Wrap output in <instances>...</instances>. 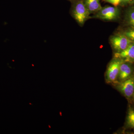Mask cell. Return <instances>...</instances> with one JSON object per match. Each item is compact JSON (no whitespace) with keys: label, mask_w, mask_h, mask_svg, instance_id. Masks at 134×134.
Segmentation results:
<instances>
[{"label":"cell","mask_w":134,"mask_h":134,"mask_svg":"<svg viewBox=\"0 0 134 134\" xmlns=\"http://www.w3.org/2000/svg\"><path fill=\"white\" fill-rule=\"evenodd\" d=\"M72 15L76 22L80 25H83L90 18V14L86 7L83 0H76L73 4Z\"/></svg>","instance_id":"cell-1"},{"label":"cell","mask_w":134,"mask_h":134,"mask_svg":"<svg viewBox=\"0 0 134 134\" xmlns=\"http://www.w3.org/2000/svg\"><path fill=\"white\" fill-rule=\"evenodd\" d=\"M120 11L118 7L106 6L96 13L93 18L106 21H113L118 19Z\"/></svg>","instance_id":"cell-2"},{"label":"cell","mask_w":134,"mask_h":134,"mask_svg":"<svg viewBox=\"0 0 134 134\" xmlns=\"http://www.w3.org/2000/svg\"><path fill=\"white\" fill-rule=\"evenodd\" d=\"M110 43L116 52L123 51L132 43L130 40L124 34H115L111 37Z\"/></svg>","instance_id":"cell-3"},{"label":"cell","mask_w":134,"mask_h":134,"mask_svg":"<svg viewBox=\"0 0 134 134\" xmlns=\"http://www.w3.org/2000/svg\"><path fill=\"white\" fill-rule=\"evenodd\" d=\"M124 61L120 59L114 58L110 63L107 68L106 77L108 82H115L119 75L120 66Z\"/></svg>","instance_id":"cell-4"},{"label":"cell","mask_w":134,"mask_h":134,"mask_svg":"<svg viewBox=\"0 0 134 134\" xmlns=\"http://www.w3.org/2000/svg\"><path fill=\"white\" fill-rule=\"evenodd\" d=\"M117 88L122 94L130 98L134 95V76L130 77L118 85Z\"/></svg>","instance_id":"cell-5"},{"label":"cell","mask_w":134,"mask_h":134,"mask_svg":"<svg viewBox=\"0 0 134 134\" xmlns=\"http://www.w3.org/2000/svg\"><path fill=\"white\" fill-rule=\"evenodd\" d=\"M114 57L126 62L131 63L134 61V42L131 43L123 51L115 53Z\"/></svg>","instance_id":"cell-6"},{"label":"cell","mask_w":134,"mask_h":134,"mask_svg":"<svg viewBox=\"0 0 134 134\" xmlns=\"http://www.w3.org/2000/svg\"><path fill=\"white\" fill-rule=\"evenodd\" d=\"M131 63L124 62L120 65L118 78L121 81H125L131 76L133 69Z\"/></svg>","instance_id":"cell-7"},{"label":"cell","mask_w":134,"mask_h":134,"mask_svg":"<svg viewBox=\"0 0 134 134\" xmlns=\"http://www.w3.org/2000/svg\"><path fill=\"white\" fill-rule=\"evenodd\" d=\"M83 1L90 14L97 13L102 8L100 0H83Z\"/></svg>","instance_id":"cell-8"},{"label":"cell","mask_w":134,"mask_h":134,"mask_svg":"<svg viewBox=\"0 0 134 134\" xmlns=\"http://www.w3.org/2000/svg\"><path fill=\"white\" fill-rule=\"evenodd\" d=\"M125 22L130 29H134V7L129 8L126 12Z\"/></svg>","instance_id":"cell-9"},{"label":"cell","mask_w":134,"mask_h":134,"mask_svg":"<svg viewBox=\"0 0 134 134\" xmlns=\"http://www.w3.org/2000/svg\"><path fill=\"white\" fill-rule=\"evenodd\" d=\"M127 121L130 126L134 128V110L133 109H129V111L127 116Z\"/></svg>","instance_id":"cell-10"},{"label":"cell","mask_w":134,"mask_h":134,"mask_svg":"<svg viewBox=\"0 0 134 134\" xmlns=\"http://www.w3.org/2000/svg\"><path fill=\"white\" fill-rule=\"evenodd\" d=\"M123 33L132 42H134V29H129Z\"/></svg>","instance_id":"cell-11"},{"label":"cell","mask_w":134,"mask_h":134,"mask_svg":"<svg viewBox=\"0 0 134 134\" xmlns=\"http://www.w3.org/2000/svg\"><path fill=\"white\" fill-rule=\"evenodd\" d=\"M105 2L108 3L113 5L114 7H118L120 5L121 0H103Z\"/></svg>","instance_id":"cell-12"},{"label":"cell","mask_w":134,"mask_h":134,"mask_svg":"<svg viewBox=\"0 0 134 134\" xmlns=\"http://www.w3.org/2000/svg\"><path fill=\"white\" fill-rule=\"evenodd\" d=\"M133 0H121L120 5L125 6L128 4H132Z\"/></svg>","instance_id":"cell-13"},{"label":"cell","mask_w":134,"mask_h":134,"mask_svg":"<svg viewBox=\"0 0 134 134\" xmlns=\"http://www.w3.org/2000/svg\"><path fill=\"white\" fill-rule=\"evenodd\" d=\"M132 4H133V5H134V0H133V3H132Z\"/></svg>","instance_id":"cell-14"}]
</instances>
